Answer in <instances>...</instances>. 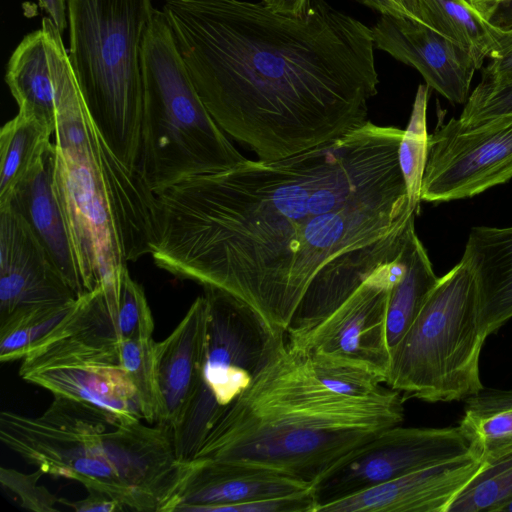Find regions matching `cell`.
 Here are the masks:
<instances>
[{"mask_svg": "<svg viewBox=\"0 0 512 512\" xmlns=\"http://www.w3.org/2000/svg\"><path fill=\"white\" fill-rule=\"evenodd\" d=\"M76 300L31 309L0 321V361H21L35 344L62 322Z\"/></svg>", "mask_w": 512, "mask_h": 512, "instance_id": "obj_26", "label": "cell"}, {"mask_svg": "<svg viewBox=\"0 0 512 512\" xmlns=\"http://www.w3.org/2000/svg\"><path fill=\"white\" fill-rule=\"evenodd\" d=\"M485 465L479 450L330 502L318 512H447Z\"/></svg>", "mask_w": 512, "mask_h": 512, "instance_id": "obj_16", "label": "cell"}, {"mask_svg": "<svg viewBox=\"0 0 512 512\" xmlns=\"http://www.w3.org/2000/svg\"><path fill=\"white\" fill-rule=\"evenodd\" d=\"M142 115L138 171L154 194L245 158L200 98L162 10H153L141 45Z\"/></svg>", "mask_w": 512, "mask_h": 512, "instance_id": "obj_6", "label": "cell"}, {"mask_svg": "<svg viewBox=\"0 0 512 512\" xmlns=\"http://www.w3.org/2000/svg\"><path fill=\"white\" fill-rule=\"evenodd\" d=\"M402 253V252H401ZM400 256L375 270L345 301L309 329L286 337L313 369L374 375L385 384L390 365L386 332L389 293L401 277Z\"/></svg>", "mask_w": 512, "mask_h": 512, "instance_id": "obj_11", "label": "cell"}, {"mask_svg": "<svg viewBox=\"0 0 512 512\" xmlns=\"http://www.w3.org/2000/svg\"><path fill=\"white\" fill-rule=\"evenodd\" d=\"M458 426L483 458L512 445V407L489 414L465 411Z\"/></svg>", "mask_w": 512, "mask_h": 512, "instance_id": "obj_30", "label": "cell"}, {"mask_svg": "<svg viewBox=\"0 0 512 512\" xmlns=\"http://www.w3.org/2000/svg\"><path fill=\"white\" fill-rule=\"evenodd\" d=\"M512 116V81L479 82L469 95L458 118L464 126H474L499 117Z\"/></svg>", "mask_w": 512, "mask_h": 512, "instance_id": "obj_31", "label": "cell"}, {"mask_svg": "<svg viewBox=\"0 0 512 512\" xmlns=\"http://www.w3.org/2000/svg\"><path fill=\"white\" fill-rule=\"evenodd\" d=\"M261 3L276 13L299 17L307 13L311 0H261Z\"/></svg>", "mask_w": 512, "mask_h": 512, "instance_id": "obj_36", "label": "cell"}, {"mask_svg": "<svg viewBox=\"0 0 512 512\" xmlns=\"http://www.w3.org/2000/svg\"><path fill=\"white\" fill-rule=\"evenodd\" d=\"M208 301L207 345L198 390L173 429L176 456L194 458L221 413L251 384L285 332L272 329L235 297L204 288Z\"/></svg>", "mask_w": 512, "mask_h": 512, "instance_id": "obj_9", "label": "cell"}, {"mask_svg": "<svg viewBox=\"0 0 512 512\" xmlns=\"http://www.w3.org/2000/svg\"><path fill=\"white\" fill-rule=\"evenodd\" d=\"M361 4L379 12L399 18H415L406 10L400 0H357ZM417 21V20H416Z\"/></svg>", "mask_w": 512, "mask_h": 512, "instance_id": "obj_38", "label": "cell"}, {"mask_svg": "<svg viewBox=\"0 0 512 512\" xmlns=\"http://www.w3.org/2000/svg\"><path fill=\"white\" fill-rule=\"evenodd\" d=\"M155 342L152 338L123 340L119 366L127 373L137 390L144 421L161 424L163 406L155 370Z\"/></svg>", "mask_w": 512, "mask_h": 512, "instance_id": "obj_28", "label": "cell"}, {"mask_svg": "<svg viewBox=\"0 0 512 512\" xmlns=\"http://www.w3.org/2000/svg\"><path fill=\"white\" fill-rule=\"evenodd\" d=\"M484 459L483 468L447 512H495L512 495V445Z\"/></svg>", "mask_w": 512, "mask_h": 512, "instance_id": "obj_27", "label": "cell"}, {"mask_svg": "<svg viewBox=\"0 0 512 512\" xmlns=\"http://www.w3.org/2000/svg\"><path fill=\"white\" fill-rule=\"evenodd\" d=\"M489 23L499 29L512 28V0L504 2L493 14Z\"/></svg>", "mask_w": 512, "mask_h": 512, "instance_id": "obj_39", "label": "cell"}, {"mask_svg": "<svg viewBox=\"0 0 512 512\" xmlns=\"http://www.w3.org/2000/svg\"><path fill=\"white\" fill-rule=\"evenodd\" d=\"M428 85L418 86L410 120L399 146V162L405 178L410 204L419 207L422 177L427 156L428 133L426 112L429 97Z\"/></svg>", "mask_w": 512, "mask_h": 512, "instance_id": "obj_29", "label": "cell"}, {"mask_svg": "<svg viewBox=\"0 0 512 512\" xmlns=\"http://www.w3.org/2000/svg\"><path fill=\"white\" fill-rule=\"evenodd\" d=\"M78 296L25 221L0 208V321Z\"/></svg>", "mask_w": 512, "mask_h": 512, "instance_id": "obj_14", "label": "cell"}, {"mask_svg": "<svg viewBox=\"0 0 512 512\" xmlns=\"http://www.w3.org/2000/svg\"><path fill=\"white\" fill-rule=\"evenodd\" d=\"M406 10L415 18V20L421 22L418 16V0H400ZM422 23V22H421Z\"/></svg>", "mask_w": 512, "mask_h": 512, "instance_id": "obj_41", "label": "cell"}, {"mask_svg": "<svg viewBox=\"0 0 512 512\" xmlns=\"http://www.w3.org/2000/svg\"><path fill=\"white\" fill-rule=\"evenodd\" d=\"M0 440L45 475L77 481L137 512H170L189 468L167 425L123 420L58 395L38 416L3 410Z\"/></svg>", "mask_w": 512, "mask_h": 512, "instance_id": "obj_5", "label": "cell"}, {"mask_svg": "<svg viewBox=\"0 0 512 512\" xmlns=\"http://www.w3.org/2000/svg\"><path fill=\"white\" fill-rule=\"evenodd\" d=\"M419 20L465 49L480 69L496 44L497 28L464 0H418Z\"/></svg>", "mask_w": 512, "mask_h": 512, "instance_id": "obj_25", "label": "cell"}, {"mask_svg": "<svg viewBox=\"0 0 512 512\" xmlns=\"http://www.w3.org/2000/svg\"><path fill=\"white\" fill-rule=\"evenodd\" d=\"M154 320L144 290L128 270L119 289L98 287L21 360L19 375L72 365H117L125 339L152 338Z\"/></svg>", "mask_w": 512, "mask_h": 512, "instance_id": "obj_10", "label": "cell"}, {"mask_svg": "<svg viewBox=\"0 0 512 512\" xmlns=\"http://www.w3.org/2000/svg\"><path fill=\"white\" fill-rule=\"evenodd\" d=\"M404 401L383 385L360 396L328 388L284 334L193 459L261 467L313 485L345 455L401 424Z\"/></svg>", "mask_w": 512, "mask_h": 512, "instance_id": "obj_3", "label": "cell"}, {"mask_svg": "<svg viewBox=\"0 0 512 512\" xmlns=\"http://www.w3.org/2000/svg\"><path fill=\"white\" fill-rule=\"evenodd\" d=\"M465 411L475 414H489L512 407V390L483 388L476 395L465 400Z\"/></svg>", "mask_w": 512, "mask_h": 512, "instance_id": "obj_34", "label": "cell"}, {"mask_svg": "<svg viewBox=\"0 0 512 512\" xmlns=\"http://www.w3.org/2000/svg\"><path fill=\"white\" fill-rule=\"evenodd\" d=\"M312 485L285 474L235 462L189 461L170 512H223L228 506L289 494Z\"/></svg>", "mask_w": 512, "mask_h": 512, "instance_id": "obj_17", "label": "cell"}, {"mask_svg": "<svg viewBox=\"0 0 512 512\" xmlns=\"http://www.w3.org/2000/svg\"><path fill=\"white\" fill-rule=\"evenodd\" d=\"M162 11L209 113L258 159L367 123L379 84L371 28L325 0L299 17L245 0H165Z\"/></svg>", "mask_w": 512, "mask_h": 512, "instance_id": "obj_2", "label": "cell"}, {"mask_svg": "<svg viewBox=\"0 0 512 512\" xmlns=\"http://www.w3.org/2000/svg\"><path fill=\"white\" fill-rule=\"evenodd\" d=\"M69 60L89 114L110 149L138 171L141 45L151 0H67Z\"/></svg>", "mask_w": 512, "mask_h": 512, "instance_id": "obj_7", "label": "cell"}, {"mask_svg": "<svg viewBox=\"0 0 512 512\" xmlns=\"http://www.w3.org/2000/svg\"><path fill=\"white\" fill-rule=\"evenodd\" d=\"M488 58L489 63L482 68L481 82L496 84L512 81V28H497L496 44Z\"/></svg>", "mask_w": 512, "mask_h": 512, "instance_id": "obj_33", "label": "cell"}, {"mask_svg": "<svg viewBox=\"0 0 512 512\" xmlns=\"http://www.w3.org/2000/svg\"><path fill=\"white\" fill-rule=\"evenodd\" d=\"M489 22L495 11L507 0H464Z\"/></svg>", "mask_w": 512, "mask_h": 512, "instance_id": "obj_40", "label": "cell"}, {"mask_svg": "<svg viewBox=\"0 0 512 512\" xmlns=\"http://www.w3.org/2000/svg\"><path fill=\"white\" fill-rule=\"evenodd\" d=\"M5 82L19 113L37 119L55 131L56 95L42 29L26 35L13 51Z\"/></svg>", "mask_w": 512, "mask_h": 512, "instance_id": "obj_22", "label": "cell"}, {"mask_svg": "<svg viewBox=\"0 0 512 512\" xmlns=\"http://www.w3.org/2000/svg\"><path fill=\"white\" fill-rule=\"evenodd\" d=\"M461 260L473 274L480 323L488 337L512 318V226L473 227Z\"/></svg>", "mask_w": 512, "mask_h": 512, "instance_id": "obj_20", "label": "cell"}, {"mask_svg": "<svg viewBox=\"0 0 512 512\" xmlns=\"http://www.w3.org/2000/svg\"><path fill=\"white\" fill-rule=\"evenodd\" d=\"M43 475L45 474L40 469H36L33 473H24L2 466L0 468V484L3 490L13 496L26 510L34 512L59 511L56 507L59 498L38 483Z\"/></svg>", "mask_w": 512, "mask_h": 512, "instance_id": "obj_32", "label": "cell"}, {"mask_svg": "<svg viewBox=\"0 0 512 512\" xmlns=\"http://www.w3.org/2000/svg\"><path fill=\"white\" fill-rule=\"evenodd\" d=\"M403 134L368 120L295 155L184 179L155 194L150 255L276 331L319 320L395 261L415 227Z\"/></svg>", "mask_w": 512, "mask_h": 512, "instance_id": "obj_1", "label": "cell"}, {"mask_svg": "<svg viewBox=\"0 0 512 512\" xmlns=\"http://www.w3.org/2000/svg\"><path fill=\"white\" fill-rule=\"evenodd\" d=\"M54 130L35 118L18 114L0 131V208L51 146Z\"/></svg>", "mask_w": 512, "mask_h": 512, "instance_id": "obj_24", "label": "cell"}, {"mask_svg": "<svg viewBox=\"0 0 512 512\" xmlns=\"http://www.w3.org/2000/svg\"><path fill=\"white\" fill-rule=\"evenodd\" d=\"M54 396L85 402L127 420H144L137 390L117 365L50 367L20 375Z\"/></svg>", "mask_w": 512, "mask_h": 512, "instance_id": "obj_21", "label": "cell"}, {"mask_svg": "<svg viewBox=\"0 0 512 512\" xmlns=\"http://www.w3.org/2000/svg\"><path fill=\"white\" fill-rule=\"evenodd\" d=\"M511 178L512 116L474 126L451 118L428 135L421 201L473 197Z\"/></svg>", "mask_w": 512, "mask_h": 512, "instance_id": "obj_12", "label": "cell"}, {"mask_svg": "<svg viewBox=\"0 0 512 512\" xmlns=\"http://www.w3.org/2000/svg\"><path fill=\"white\" fill-rule=\"evenodd\" d=\"M55 159L52 143L4 207H10L25 221L80 297L86 291L69 224L54 186Z\"/></svg>", "mask_w": 512, "mask_h": 512, "instance_id": "obj_19", "label": "cell"}, {"mask_svg": "<svg viewBox=\"0 0 512 512\" xmlns=\"http://www.w3.org/2000/svg\"><path fill=\"white\" fill-rule=\"evenodd\" d=\"M487 338L469 266L439 277L408 330L390 351L385 384L404 400H465L483 388L480 354Z\"/></svg>", "mask_w": 512, "mask_h": 512, "instance_id": "obj_8", "label": "cell"}, {"mask_svg": "<svg viewBox=\"0 0 512 512\" xmlns=\"http://www.w3.org/2000/svg\"><path fill=\"white\" fill-rule=\"evenodd\" d=\"M56 95L54 186L72 234L86 292L117 289L128 262L151 254L155 194L129 169L95 126L76 81L61 32L45 17Z\"/></svg>", "mask_w": 512, "mask_h": 512, "instance_id": "obj_4", "label": "cell"}, {"mask_svg": "<svg viewBox=\"0 0 512 512\" xmlns=\"http://www.w3.org/2000/svg\"><path fill=\"white\" fill-rule=\"evenodd\" d=\"M208 301L198 296L162 341L155 342V370L163 421L171 431L183 419L201 379L207 345Z\"/></svg>", "mask_w": 512, "mask_h": 512, "instance_id": "obj_18", "label": "cell"}, {"mask_svg": "<svg viewBox=\"0 0 512 512\" xmlns=\"http://www.w3.org/2000/svg\"><path fill=\"white\" fill-rule=\"evenodd\" d=\"M470 450L459 426L389 427L345 455L313 483L317 512L325 504Z\"/></svg>", "mask_w": 512, "mask_h": 512, "instance_id": "obj_13", "label": "cell"}, {"mask_svg": "<svg viewBox=\"0 0 512 512\" xmlns=\"http://www.w3.org/2000/svg\"><path fill=\"white\" fill-rule=\"evenodd\" d=\"M401 260L404 269L390 290L387 304L386 332L390 351L413 323L439 279L415 227L406 239Z\"/></svg>", "mask_w": 512, "mask_h": 512, "instance_id": "obj_23", "label": "cell"}, {"mask_svg": "<svg viewBox=\"0 0 512 512\" xmlns=\"http://www.w3.org/2000/svg\"><path fill=\"white\" fill-rule=\"evenodd\" d=\"M495 512H512V495L506 499Z\"/></svg>", "mask_w": 512, "mask_h": 512, "instance_id": "obj_42", "label": "cell"}, {"mask_svg": "<svg viewBox=\"0 0 512 512\" xmlns=\"http://www.w3.org/2000/svg\"><path fill=\"white\" fill-rule=\"evenodd\" d=\"M375 48L414 67L426 85L452 104H465L478 70L473 57L424 23L381 15L371 28Z\"/></svg>", "mask_w": 512, "mask_h": 512, "instance_id": "obj_15", "label": "cell"}, {"mask_svg": "<svg viewBox=\"0 0 512 512\" xmlns=\"http://www.w3.org/2000/svg\"><path fill=\"white\" fill-rule=\"evenodd\" d=\"M88 495L80 500L71 501L59 498V503L76 512H118L124 511V506L111 496L99 491H87Z\"/></svg>", "mask_w": 512, "mask_h": 512, "instance_id": "obj_35", "label": "cell"}, {"mask_svg": "<svg viewBox=\"0 0 512 512\" xmlns=\"http://www.w3.org/2000/svg\"><path fill=\"white\" fill-rule=\"evenodd\" d=\"M38 3L62 34L69 26L67 0H38Z\"/></svg>", "mask_w": 512, "mask_h": 512, "instance_id": "obj_37", "label": "cell"}]
</instances>
